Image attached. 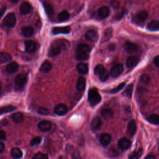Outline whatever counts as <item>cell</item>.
Returning a JSON list of instances; mask_svg holds the SVG:
<instances>
[{
    "label": "cell",
    "mask_w": 159,
    "mask_h": 159,
    "mask_svg": "<svg viewBox=\"0 0 159 159\" xmlns=\"http://www.w3.org/2000/svg\"><path fill=\"white\" fill-rule=\"evenodd\" d=\"M69 45V42L64 39H59L55 41L51 44L48 55L50 57H54L58 55L61 51Z\"/></svg>",
    "instance_id": "cell-1"
},
{
    "label": "cell",
    "mask_w": 159,
    "mask_h": 159,
    "mask_svg": "<svg viewBox=\"0 0 159 159\" xmlns=\"http://www.w3.org/2000/svg\"><path fill=\"white\" fill-rule=\"evenodd\" d=\"M88 100L91 106H95L101 102V97L97 89L93 88H91L89 90L88 95Z\"/></svg>",
    "instance_id": "cell-2"
},
{
    "label": "cell",
    "mask_w": 159,
    "mask_h": 159,
    "mask_svg": "<svg viewBox=\"0 0 159 159\" xmlns=\"http://www.w3.org/2000/svg\"><path fill=\"white\" fill-rule=\"evenodd\" d=\"M28 80V77L25 74H20L18 75L15 80V89L16 91H20L21 90L25 85L27 83Z\"/></svg>",
    "instance_id": "cell-3"
},
{
    "label": "cell",
    "mask_w": 159,
    "mask_h": 159,
    "mask_svg": "<svg viewBox=\"0 0 159 159\" xmlns=\"http://www.w3.org/2000/svg\"><path fill=\"white\" fill-rule=\"evenodd\" d=\"M16 23V17L14 13L8 14L4 20V24L9 28H13Z\"/></svg>",
    "instance_id": "cell-4"
},
{
    "label": "cell",
    "mask_w": 159,
    "mask_h": 159,
    "mask_svg": "<svg viewBox=\"0 0 159 159\" xmlns=\"http://www.w3.org/2000/svg\"><path fill=\"white\" fill-rule=\"evenodd\" d=\"M123 70H124L123 65L122 64H118L111 68L110 74L112 77L116 78L122 73Z\"/></svg>",
    "instance_id": "cell-5"
},
{
    "label": "cell",
    "mask_w": 159,
    "mask_h": 159,
    "mask_svg": "<svg viewBox=\"0 0 159 159\" xmlns=\"http://www.w3.org/2000/svg\"><path fill=\"white\" fill-rule=\"evenodd\" d=\"M130 140L126 137H122L118 141V147L122 150H127L130 148Z\"/></svg>",
    "instance_id": "cell-6"
},
{
    "label": "cell",
    "mask_w": 159,
    "mask_h": 159,
    "mask_svg": "<svg viewBox=\"0 0 159 159\" xmlns=\"http://www.w3.org/2000/svg\"><path fill=\"white\" fill-rule=\"evenodd\" d=\"M148 18V13L145 11H140L137 13L134 18V20L136 22L139 23H142L145 22V21Z\"/></svg>",
    "instance_id": "cell-7"
},
{
    "label": "cell",
    "mask_w": 159,
    "mask_h": 159,
    "mask_svg": "<svg viewBox=\"0 0 159 159\" xmlns=\"http://www.w3.org/2000/svg\"><path fill=\"white\" fill-rule=\"evenodd\" d=\"M55 113L59 116H64L68 112L67 106L64 104H59L55 108Z\"/></svg>",
    "instance_id": "cell-8"
},
{
    "label": "cell",
    "mask_w": 159,
    "mask_h": 159,
    "mask_svg": "<svg viewBox=\"0 0 159 159\" xmlns=\"http://www.w3.org/2000/svg\"><path fill=\"white\" fill-rule=\"evenodd\" d=\"M85 38L91 42H96L98 39V33L95 30H90L85 34Z\"/></svg>",
    "instance_id": "cell-9"
},
{
    "label": "cell",
    "mask_w": 159,
    "mask_h": 159,
    "mask_svg": "<svg viewBox=\"0 0 159 159\" xmlns=\"http://www.w3.org/2000/svg\"><path fill=\"white\" fill-rule=\"evenodd\" d=\"M137 130V124L135 120L132 119L130 121L127 125V134L132 137L136 132Z\"/></svg>",
    "instance_id": "cell-10"
},
{
    "label": "cell",
    "mask_w": 159,
    "mask_h": 159,
    "mask_svg": "<svg viewBox=\"0 0 159 159\" xmlns=\"http://www.w3.org/2000/svg\"><path fill=\"white\" fill-rule=\"evenodd\" d=\"M71 31V29L69 26L65 27H57L55 28L52 30V34L54 35H57L59 34H68Z\"/></svg>",
    "instance_id": "cell-11"
},
{
    "label": "cell",
    "mask_w": 159,
    "mask_h": 159,
    "mask_svg": "<svg viewBox=\"0 0 159 159\" xmlns=\"http://www.w3.org/2000/svg\"><path fill=\"white\" fill-rule=\"evenodd\" d=\"M38 127L42 132H47L51 129L52 124L50 121L44 120L39 123Z\"/></svg>",
    "instance_id": "cell-12"
},
{
    "label": "cell",
    "mask_w": 159,
    "mask_h": 159,
    "mask_svg": "<svg viewBox=\"0 0 159 159\" xmlns=\"http://www.w3.org/2000/svg\"><path fill=\"white\" fill-rule=\"evenodd\" d=\"M124 49L128 53L131 54L136 52L138 49V47L135 44L127 41L124 44Z\"/></svg>",
    "instance_id": "cell-13"
},
{
    "label": "cell",
    "mask_w": 159,
    "mask_h": 159,
    "mask_svg": "<svg viewBox=\"0 0 159 159\" xmlns=\"http://www.w3.org/2000/svg\"><path fill=\"white\" fill-rule=\"evenodd\" d=\"M18 69H19V65L15 62L10 63L6 67L7 72L10 74H13L16 73L18 70Z\"/></svg>",
    "instance_id": "cell-14"
},
{
    "label": "cell",
    "mask_w": 159,
    "mask_h": 159,
    "mask_svg": "<svg viewBox=\"0 0 159 159\" xmlns=\"http://www.w3.org/2000/svg\"><path fill=\"white\" fill-rule=\"evenodd\" d=\"M111 142V136L109 134L104 133L101 135L100 142L103 146L104 147L108 146Z\"/></svg>",
    "instance_id": "cell-15"
},
{
    "label": "cell",
    "mask_w": 159,
    "mask_h": 159,
    "mask_svg": "<svg viewBox=\"0 0 159 159\" xmlns=\"http://www.w3.org/2000/svg\"><path fill=\"white\" fill-rule=\"evenodd\" d=\"M102 126V122L99 117H95L91 122V127L93 130H99Z\"/></svg>",
    "instance_id": "cell-16"
},
{
    "label": "cell",
    "mask_w": 159,
    "mask_h": 159,
    "mask_svg": "<svg viewBox=\"0 0 159 159\" xmlns=\"http://www.w3.org/2000/svg\"><path fill=\"white\" fill-rule=\"evenodd\" d=\"M25 49L27 52L32 53L36 49V44L33 41H26L25 42Z\"/></svg>",
    "instance_id": "cell-17"
},
{
    "label": "cell",
    "mask_w": 159,
    "mask_h": 159,
    "mask_svg": "<svg viewBox=\"0 0 159 159\" xmlns=\"http://www.w3.org/2000/svg\"><path fill=\"white\" fill-rule=\"evenodd\" d=\"M114 115L113 111L109 108H104L101 111V116L105 119H111L114 117Z\"/></svg>",
    "instance_id": "cell-18"
},
{
    "label": "cell",
    "mask_w": 159,
    "mask_h": 159,
    "mask_svg": "<svg viewBox=\"0 0 159 159\" xmlns=\"http://www.w3.org/2000/svg\"><path fill=\"white\" fill-rule=\"evenodd\" d=\"M31 9H32V7L31 5L28 2H24L21 5L20 11L22 15H25L30 13V11H31Z\"/></svg>",
    "instance_id": "cell-19"
},
{
    "label": "cell",
    "mask_w": 159,
    "mask_h": 159,
    "mask_svg": "<svg viewBox=\"0 0 159 159\" xmlns=\"http://www.w3.org/2000/svg\"><path fill=\"white\" fill-rule=\"evenodd\" d=\"M98 16L99 18L102 19H104L107 18L110 14V10L107 7H103L98 10Z\"/></svg>",
    "instance_id": "cell-20"
},
{
    "label": "cell",
    "mask_w": 159,
    "mask_h": 159,
    "mask_svg": "<svg viewBox=\"0 0 159 159\" xmlns=\"http://www.w3.org/2000/svg\"><path fill=\"white\" fill-rule=\"evenodd\" d=\"M11 154L13 158L15 159H20L23 157V152L21 151V149H20L18 147H14L11 149Z\"/></svg>",
    "instance_id": "cell-21"
},
{
    "label": "cell",
    "mask_w": 159,
    "mask_h": 159,
    "mask_svg": "<svg viewBox=\"0 0 159 159\" xmlns=\"http://www.w3.org/2000/svg\"><path fill=\"white\" fill-rule=\"evenodd\" d=\"M52 65L49 61H45L40 67V71L42 73H47L51 70Z\"/></svg>",
    "instance_id": "cell-22"
},
{
    "label": "cell",
    "mask_w": 159,
    "mask_h": 159,
    "mask_svg": "<svg viewBox=\"0 0 159 159\" xmlns=\"http://www.w3.org/2000/svg\"><path fill=\"white\" fill-rule=\"evenodd\" d=\"M86 86V80L84 77H80L77 82V89L78 91H83Z\"/></svg>",
    "instance_id": "cell-23"
},
{
    "label": "cell",
    "mask_w": 159,
    "mask_h": 159,
    "mask_svg": "<svg viewBox=\"0 0 159 159\" xmlns=\"http://www.w3.org/2000/svg\"><path fill=\"white\" fill-rule=\"evenodd\" d=\"M21 34L26 38L31 37L34 34V29L31 27L26 26L21 29Z\"/></svg>",
    "instance_id": "cell-24"
},
{
    "label": "cell",
    "mask_w": 159,
    "mask_h": 159,
    "mask_svg": "<svg viewBox=\"0 0 159 159\" xmlns=\"http://www.w3.org/2000/svg\"><path fill=\"white\" fill-rule=\"evenodd\" d=\"M138 62L139 60L137 57L131 56L127 59L126 61V65L128 68H133L137 65Z\"/></svg>",
    "instance_id": "cell-25"
},
{
    "label": "cell",
    "mask_w": 159,
    "mask_h": 159,
    "mask_svg": "<svg viewBox=\"0 0 159 159\" xmlns=\"http://www.w3.org/2000/svg\"><path fill=\"white\" fill-rule=\"evenodd\" d=\"M77 70L81 74H86L88 72V65L85 63H80L77 66Z\"/></svg>",
    "instance_id": "cell-26"
},
{
    "label": "cell",
    "mask_w": 159,
    "mask_h": 159,
    "mask_svg": "<svg viewBox=\"0 0 159 159\" xmlns=\"http://www.w3.org/2000/svg\"><path fill=\"white\" fill-rule=\"evenodd\" d=\"M12 60V57L10 54L6 52H0V64H4Z\"/></svg>",
    "instance_id": "cell-27"
},
{
    "label": "cell",
    "mask_w": 159,
    "mask_h": 159,
    "mask_svg": "<svg viewBox=\"0 0 159 159\" xmlns=\"http://www.w3.org/2000/svg\"><path fill=\"white\" fill-rule=\"evenodd\" d=\"M113 35V29L112 28H108L105 30L104 33V36L102 39V42H105L109 41Z\"/></svg>",
    "instance_id": "cell-28"
},
{
    "label": "cell",
    "mask_w": 159,
    "mask_h": 159,
    "mask_svg": "<svg viewBox=\"0 0 159 159\" xmlns=\"http://www.w3.org/2000/svg\"><path fill=\"white\" fill-rule=\"evenodd\" d=\"M91 51L90 47L85 44H80L77 49V52H83V53H86V54H90Z\"/></svg>",
    "instance_id": "cell-29"
},
{
    "label": "cell",
    "mask_w": 159,
    "mask_h": 159,
    "mask_svg": "<svg viewBox=\"0 0 159 159\" xmlns=\"http://www.w3.org/2000/svg\"><path fill=\"white\" fill-rule=\"evenodd\" d=\"M142 153H143V150L142 148H140L137 150L132 152L129 155V159H139L142 155Z\"/></svg>",
    "instance_id": "cell-30"
},
{
    "label": "cell",
    "mask_w": 159,
    "mask_h": 159,
    "mask_svg": "<svg viewBox=\"0 0 159 159\" xmlns=\"http://www.w3.org/2000/svg\"><path fill=\"white\" fill-rule=\"evenodd\" d=\"M16 109V108L15 106H11V105H9V106L0 108V115H2V114H4L5 113H7L13 111Z\"/></svg>",
    "instance_id": "cell-31"
},
{
    "label": "cell",
    "mask_w": 159,
    "mask_h": 159,
    "mask_svg": "<svg viewBox=\"0 0 159 159\" xmlns=\"http://www.w3.org/2000/svg\"><path fill=\"white\" fill-rule=\"evenodd\" d=\"M147 29L150 31H157L159 30V21H152L150 22L147 25Z\"/></svg>",
    "instance_id": "cell-32"
},
{
    "label": "cell",
    "mask_w": 159,
    "mask_h": 159,
    "mask_svg": "<svg viewBox=\"0 0 159 159\" xmlns=\"http://www.w3.org/2000/svg\"><path fill=\"white\" fill-rule=\"evenodd\" d=\"M148 121L153 124L158 125L159 124V115L157 114H151L147 118Z\"/></svg>",
    "instance_id": "cell-33"
},
{
    "label": "cell",
    "mask_w": 159,
    "mask_h": 159,
    "mask_svg": "<svg viewBox=\"0 0 159 159\" xmlns=\"http://www.w3.org/2000/svg\"><path fill=\"white\" fill-rule=\"evenodd\" d=\"M70 18V14L67 11H64L60 13L58 15V20L60 21H65L68 20Z\"/></svg>",
    "instance_id": "cell-34"
},
{
    "label": "cell",
    "mask_w": 159,
    "mask_h": 159,
    "mask_svg": "<svg viewBox=\"0 0 159 159\" xmlns=\"http://www.w3.org/2000/svg\"><path fill=\"white\" fill-rule=\"evenodd\" d=\"M89 54L86 53H83V52H77L76 53V58L77 60H80V61H84L86 60L89 59Z\"/></svg>",
    "instance_id": "cell-35"
},
{
    "label": "cell",
    "mask_w": 159,
    "mask_h": 159,
    "mask_svg": "<svg viewBox=\"0 0 159 159\" xmlns=\"http://www.w3.org/2000/svg\"><path fill=\"white\" fill-rule=\"evenodd\" d=\"M12 118L15 122L20 123L23 122L24 119V116L21 113H16L12 116Z\"/></svg>",
    "instance_id": "cell-36"
},
{
    "label": "cell",
    "mask_w": 159,
    "mask_h": 159,
    "mask_svg": "<svg viewBox=\"0 0 159 159\" xmlns=\"http://www.w3.org/2000/svg\"><path fill=\"white\" fill-rule=\"evenodd\" d=\"M132 91H133V85L132 84H130L125 89V90H124V91L123 93V95L125 96H126V97H127L129 98H130L132 97Z\"/></svg>",
    "instance_id": "cell-37"
},
{
    "label": "cell",
    "mask_w": 159,
    "mask_h": 159,
    "mask_svg": "<svg viewBox=\"0 0 159 159\" xmlns=\"http://www.w3.org/2000/svg\"><path fill=\"white\" fill-rule=\"evenodd\" d=\"M44 7L45 9V11L46 12V13L49 15V16H52L54 14V9L52 6L47 3V2H45L44 3Z\"/></svg>",
    "instance_id": "cell-38"
},
{
    "label": "cell",
    "mask_w": 159,
    "mask_h": 159,
    "mask_svg": "<svg viewBox=\"0 0 159 159\" xmlns=\"http://www.w3.org/2000/svg\"><path fill=\"white\" fill-rule=\"evenodd\" d=\"M105 70V68L102 65H98L95 68V73L96 75L99 76Z\"/></svg>",
    "instance_id": "cell-39"
},
{
    "label": "cell",
    "mask_w": 159,
    "mask_h": 159,
    "mask_svg": "<svg viewBox=\"0 0 159 159\" xmlns=\"http://www.w3.org/2000/svg\"><path fill=\"white\" fill-rule=\"evenodd\" d=\"M42 141V137H36L34 138H33L30 143V145L33 147H34L36 145H39Z\"/></svg>",
    "instance_id": "cell-40"
},
{
    "label": "cell",
    "mask_w": 159,
    "mask_h": 159,
    "mask_svg": "<svg viewBox=\"0 0 159 159\" xmlns=\"http://www.w3.org/2000/svg\"><path fill=\"white\" fill-rule=\"evenodd\" d=\"M109 72L107 70H105L101 75H99V78L100 80L102 81V82H105L106 81L108 78H109Z\"/></svg>",
    "instance_id": "cell-41"
},
{
    "label": "cell",
    "mask_w": 159,
    "mask_h": 159,
    "mask_svg": "<svg viewBox=\"0 0 159 159\" xmlns=\"http://www.w3.org/2000/svg\"><path fill=\"white\" fill-rule=\"evenodd\" d=\"M140 81L143 84H148L150 82V77L145 74H144L142 75H141L140 78Z\"/></svg>",
    "instance_id": "cell-42"
},
{
    "label": "cell",
    "mask_w": 159,
    "mask_h": 159,
    "mask_svg": "<svg viewBox=\"0 0 159 159\" xmlns=\"http://www.w3.org/2000/svg\"><path fill=\"white\" fill-rule=\"evenodd\" d=\"M124 86H125V83L122 82L121 84H119L117 87H116L115 88L111 90L110 93H116L119 92V91H121L124 87Z\"/></svg>",
    "instance_id": "cell-43"
},
{
    "label": "cell",
    "mask_w": 159,
    "mask_h": 159,
    "mask_svg": "<svg viewBox=\"0 0 159 159\" xmlns=\"http://www.w3.org/2000/svg\"><path fill=\"white\" fill-rule=\"evenodd\" d=\"M33 159H49V157L46 154L42 153H38L33 157Z\"/></svg>",
    "instance_id": "cell-44"
},
{
    "label": "cell",
    "mask_w": 159,
    "mask_h": 159,
    "mask_svg": "<svg viewBox=\"0 0 159 159\" xmlns=\"http://www.w3.org/2000/svg\"><path fill=\"white\" fill-rule=\"evenodd\" d=\"M120 2L119 0H111L110 2L111 6L114 8V9H118L120 7Z\"/></svg>",
    "instance_id": "cell-45"
},
{
    "label": "cell",
    "mask_w": 159,
    "mask_h": 159,
    "mask_svg": "<svg viewBox=\"0 0 159 159\" xmlns=\"http://www.w3.org/2000/svg\"><path fill=\"white\" fill-rule=\"evenodd\" d=\"M153 64L156 67L159 68V55L156 56L153 59Z\"/></svg>",
    "instance_id": "cell-46"
},
{
    "label": "cell",
    "mask_w": 159,
    "mask_h": 159,
    "mask_svg": "<svg viewBox=\"0 0 159 159\" xmlns=\"http://www.w3.org/2000/svg\"><path fill=\"white\" fill-rule=\"evenodd\" d=\"M6 133L4 130H0V140H5L6 139Z\"/></svg>",
    "instance_id": "cell-47"
},
{
    "label": "cell",
    "mask_w": 159,
    "mask_h": 159,
    "mask_svg": "<svg viewBox=\"0 0 159 159\" xmlns=\"http://www.w3.org/2000/svg\"><path fill=\"white\" fill-rule=\"evenodd\" d=\"M123 15H124V11H122L121 12H120V13H117V14L116 15V20H120V19L122 17Z\"/></svg>",
    "instance_id": "cell-48"
},
{
    "label": "cell",
    "mask_w": 159,
    "mask_h": 159,
    "mask_svg": "<svg viewBox=\"0 0 159 159\" xmlns=\"http://www.w3.org/2000/svg\"><path fill=\"white\" fill-rule=\"evenodd\" d=\"M6 10H7L6 8H2L0 9V19L2 18V16H3V15L5 13Z\"/></svg>",
    "instance_id": "cell-49"
},
{
    "label": "cell",
    "mask_w": 159,
    "mask_h": 159,
    "mask_svg": "<svg viewBox=\"0 0 159 159\" xmlns=\"http://www.w3.org/2000/svg\"><path fill=\"white\" fill-rule=\"evenodd\" d=\"M5 150V144L2 142H0V153H2Z\"/></svg>",
    "instance_id": "cell-50"
},
{
    "label": "cell",
    "mask_w": 159,
    "mask_h": 159,
    "mask_svg": "<svg viewBox=\"0 0 159 159\" xmlns=\"http://www.w3.org/2000/svg\"><path fill=\"white\" fill-rule=\"evenodd\" d=\"M145 159H156V157L155 155H152V154H150L146 156V157L145 158Z\"/></svg>",
    "instance_id": "cell-51"
},
{
    "label": "cell",
    "mask_w": 159,
    "mask_h": 159,
    "mask_svg": "<svg viewBox=\"0 0 159 159\" xmlns=\"http://www.w3.org/2000/svg\"><path fill=\"white\" fill-rule=\"evenodd\" d=\"M109 50H110V51H113V50H114V49H115V46H114V44H111V45H110V46H109Z\"/></svg>",
    "instance_id": "cell-52"
},
{
    "label": "cell",
    "mask_w": 159,
    "mask_h": 159,
    "mask_svg": "<svg viewBox=\"0 0 159 159\" xmlns=\"http://www.w3.org/2000/svg\"><path fill=\"white\" fill-rule=\"evenodd\" d=\"M10 1L11 3H17V2H19V0H10Z\"/></svg>",
    "instance_id": "cell-53"
},
{
    "label": "cell",
    "mask_w": 159,
    "mask_h": 159,
    "mask_svg": "<svg viewBox=\"0 0 159 159\" xmlns=\"http://www.w3.org/2000/svg\"><path fill=\"white\" fill-rule=\"evenodd\" d=\"M2 89V84L0 83V91H1Z\"/></svg>",
    "instance_id": "cell-54"
},
{
    "label": "cell",
    "mask_w": 159,
    "mask_h": 159,
    "mask_svg": "<svg viewBox=\"0 0 159 159\" xmlns=\"http://www.w3.org/2000/svg\"><path fill=\"white\" fill-rule=\"evenodd\" d=\"M59 159H64L63 157H60Z\"/></svg>",
    "instance_id": "cell-55"
},
{
    "label": "cell",
    "mask_w": 159,
    "mask_h": 159,
    "mask_svg": "<svg viewBox=\"0 0 159 159\" xmlns=\"http://www.w3.org/2000/svg\"><path fill=\"white\" fill-rule=\"evenodd\" d=\"M158 146H159V142H158Z\"/></svg>",
    "instance_id": "cell-56"
}]
</instances>
